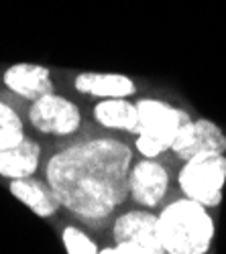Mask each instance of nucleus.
<instances>
[{"label": "nucleus", "instance_id": "1", "mask_svg": "<svg viewBox=\"0 0 226 254\" xmlns=\"http://www.w3.org/2000/svg\"><path fill=\"white\" fill-rule=\"evenodd\" d=\"M131 146L116 138H90L55 153L45 169L59 203L90 224L104 222L129 195Z\"/></svg>", "mask_w": 226, "mask_h": 254}, {"label": "nucleus", "instance_id": "2", "mask_svg": "<svg viewBox=\"0 0 226 254\" xmlns=\"http://www.w3.org/2000/svg\"><path fill=\"white\" fill-rule=\"evenodd\" d=\"M157 236L167 254H204L214 238V220L206 205L181 197L157 216Z\"/></svg>", "mask_w": 226, "mask_h": 254}, {"label": "nucleus", "instance_id": "3", "mask_svg": "<svg viewBox=\"0 0 226 254\" xmlns=\"http://www.w3.org/2000/svg\"><path fill=\"white\" fill-rule=\"evenodd\" d=\"M135 104L139 112L135 146L145 159H155L163 151L171 149V142L179 128L192 120V116L186 110L173 108V106L161 100L147 98Z\"/></svg>", "mask_w": 226, "mask_h": 254}, {"label": "nucleus", "instance_id": "4", "mask_svg": "<svg viewBox=\"0 0 226 254\" xmlns=\"http://www.w3.org/2000/svg\"><path fill=\"white\" fill-rule=\"evenodd\" d=\"M177 183L186 197H192L206 207H216L222 201L226 183L224 153L204 151L186 161L177 175Z\"/></svg>", "mask_w": 226, "mask_h": 254}, {"label": "nucleus", "instance_id": "5", "mask_svg": "<svg viewBox=\"0 0 226 254\" xmlns=\"http://www.w3.org/2000/svg\"><path fill=\"white\" fill-rule=\"evenodd\" d=\"M29 120L43 134L68 136L79 128L81 114L74 102H70L68 98H61L53 92L33 102L29 110Z\"/></svg>", "mask_w": 226, "mask_h": 254}, {"label": "nucleus", "instance_id": "6", "mask_svg": "<svg viewBox=\"0 0 226 254\" xmlns=\"http://www.w3.org/2000/svg\"><path fill=\"white\" fill-rule=\"evenodd\" d=\"M112 232L116 242L133 246L137 254H163V246L157 236V216L147 209H131L118 216Z\"/></svg>", "mask_w": 226, "mask_h": 254}, {"label": "nucleus", "instance_id": "7", "mask_svg": "<svg viewBox=\"0 0 226 254\" xmlns=\"http://www.w3.org/2000/svg\"><path fill=\"white\" fill-rule=\"evenodd\" d=\"M171 151L181 161H188L190 157L204 151L226 153V134L218 124H214L208 118L190 120L175 134L171 142Z\"/></svg>", "mask_w": 226, "mask_h": 254}, {"label": "nucleus", "instance_id": "8", "mask_svg": "<svg viewBox=\"0 0 226 254\" xmlns=\"http://www.w3.org/2000/svg\"><path fill=\"white\" fill-rule=\"evenodd\" d=\"M129 193L133 199L143 207H155L163 201L169 187V173L167 169L155 159L139 161L129 175Z\"/></svg>", "mask_w": 226, "mask_h": 254}, {"label": "nucleus", "instance_id": "9", "mask_svg": "<svg viewBox=\"0 0 226 254\" xmlns=\"http://www.w3.org/2000/svg\"><path fill=\"white\" fill-rule=\"evenodd\" d=\"M2 81L10 92L31 102L55 92L49 69L37 63H14L4 71Z\"/></svg>", "mask_w": 226, "mask_h": 254}, {"label": "nucleus", "instance_id": "10", "mask_svg": "<svg viewBox=\"0 0 226 254\" xmlns=\"http://www.w3.org/2000/svg\"><path fill=\"white\" fill-rule=\"evenodd\" d=\"M8 187H10V193L20 203H25L39 218H49L61 207L51 185L39 179H33V175L23 177V179H10Z\"/></svg>", "mask_w": 226, "mask_h": 254}, {"label": "nucleus", "instance_id": "11", "mask_svg": "<svg viewBox=\"0 0 226 254\" xmlns=\"http://www.w3.org/2000/svg\"><path fill=\"white\" fill-rule=\"evenodd\" d=\"M41 159V146L35 140L23 138L18 144L0 149V175L8 179H23L35 175Z\"/></svg>", "mask_w": 226, "mask_h": 254}, {"label": "nucleus", "instance_id": "12", "mask_svg": "<svg viewBox=\"0 0 226 254\" xmlns=\"http://www.w3.org/2000/svg\"><path fill=\"white\" fill-rule=\"evenodd\" d=\"M75 90L96 98H129L137 92L135 81L122 73H94L86 71L75 77Z\"/></svg>", "mask_w": 226, "mask_h": 254}, {"label": "nucleus", "instance_id": "13", "mask_svg": "<svg viewBox=\"0 0 226 254\" xmlns=\"http://www.w3.org/2000/svg\"><path fill=\"white\" fill-rule=\"evenodd\" d=\"M94 118L104 128L137 134V124H139L137 104H131L127 98H102V102L94 106Z\"/></svg>", "mask_w": 226, "mask_h": 254}, {"label": "nucleus", "instance_id": "14", "mask_svg": "<svg viewBox=\"0 0 226 254\" xmlns=\"http://www.w3.org/2000/svg\"><path fill=\"white\" fill-rule=\"evenodd\" d=\"M23 138H25L23 120L8 104L0 102V149L14 146Z\"/></svg>", "mask_w": 226, "mask_h": 254}, {"label": "nucleus", "instance_id": "15", "mask_svg": "<svg viewBox=\"0 0 226 254\" xmlns=\"http://www.w3.org/2000/svg\"><path fill=\"white\" fill-rule=\"evenodd\" d=\"M61 240H64L66 252H70V254H98V250H100L92 238H88L84 232L74 226H68L61 232Z\"/></svg>", "mask_w": 226, "mask_h": 254}]
</instances>
